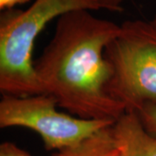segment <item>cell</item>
Returning <instances> with one entry per match:
<instances>
[{
	"label": "cell",
	"mask_w": 156,
	"mask_h": 156,
	"mask_svg": "<svg viewBox=\"0 0 156 156\" xmlns=\"http://www.w3.org/2000/svg\"><path fill=\"white\" fill-rule=\"evenodd\" d=\"M120 30L86 10L58 17L53 37L34 61L43 93L79 118L116 122L126 110L109 94L111 70L104 53Z\"/></svg>",
	"instance_id": "6da1fadb"
},
{
	"label": "cell",
	"mask_w": 156,
	"mask_h": 156,
	"mask_svg": "<svg viewBox=\"0 0 156 156\" xmlns=\"http://www.w3.org/2000/svg\"><path fill=\"white\" fill-rule=\"evenodd\" d=\"M96 0H36L25 11L6 10L0 19V90L25 97L44 94L34 69V44L45 26L73 11L99 10Z\"/></svg>",
	"instance_id": "7a4b0ae2"
},
{
	"label": "cell",
	"mask_w": 156,
	"mask_h": 156,
	"mask_svg": "<svg viewBox=\"0 0 156 156\" xmlns=\"http://www.w3.org/2000/svg\"><path fill=\"white\" fill-rule=\"evenodd\" d=\"M104 54L111 70L109 94L126 112L156 104V30L150 22L123 23Z\"/></svg>",
	"instance_id": "3957f363"
},
{
	"label": "cell",
	"mask_w": 156,
	"mask_h": 156,
	"mask_svg": "<svg viewBox=\"0 0 156 156\" xmlns=\"http://www.w3.org/2000/svg\"><path fill=\"white\" fill-rule=\"evenodd\" d=\"M57 101L45 94L17 97L4 95L0 101V127H22L37 132L47 150L60 151L78 145L103 128L110 120H87L56 110Z\"/></svg>",
	"instance_id": "277c9868"
},
{
	"label": "cell",
	"mask_w": 156,
	"mask_h": 156,
	"mask_svg": "<svg viewBox=\"0 0 156 156\" xmlns=\"http://www.w3.org/2000/svg\"><path fill=\"white\" fill-rule=\"evenodd\" d=\"M125 156H156V137L148 134L135 113L126 112L113 125Z\"/></svg>",
	"instance_id": "5b68a950"
},
{
	"label": "cell",
	"mask_w": 156,
	"mask_h": 156,
	"mask_svg": "<svg viewBox=\"0 0 156 156\" xmlns=\"http://www.w3.org/2000/svg\"><path fill=\"white\" fill-rule=\"evenodd\" d=\"M53 156H125L113 126L103 128L78 145L58 151Z\"/></svg>",
	"instance_id": "8992f818"
},
{
	"label": "cell",
	"mask_w": 156,
	"mask_h": 156,
	"mask_svg": "<svg viewBox=\"0 0 156 156\" xmlns=\"http://www.w3.org/2000/svg\"><path fill=\"white\" fill-rule=\"evenodd\" d=\"M146 131L156 137V104H148L136 114Z\"/></svg>",
	"instance_id": "52a82bcc"
},
{
	"label": "cell",
	"mask_w": 156,
	"mask_h": 156,
	"mask_svg": "<svg viewBox=\"0 0 156 156\" xmlns=\"http://www.w3.org/2000/svg\"><path fill=\"white\" fill-rule=\"evenodd\" d=\"M0 156H31L14 143L5 141L0 145Z\"/></svg>",
	"instance_id": "ba28073f"
},
{
	"label": "cell",
	"mask_w": 156,
	"mask_h": 156,
	"mask_svg": "<svg viewBox=\"0 0 156 156\" xmlns=\"http://www.w3.org/2000/svg\"><path fill=\"white\" fill-rule=\"evenodd\" d=\"M101 9H105L111 11H122V5L124 0H96Z\"/></svg>",
	"instance_id": "9c48e42d"
},
{
	"label": "cell",
	"mask_w": 156,
	"mask_h": 156,
	"mask_svg": "<svg viewBox=\"0 0 156 156\" xmlns=\"http://www.w3.org/2000/svg\"><path fill=\"white\" fill-rule=\"evenodd\" d=\"M30 0H0L1 10H11L16 5L28 3Z\"/></svg>",
	"instance_id": "30bf717a"
},
{
	"label": "cell",
	"mask_w": 156,
	"mask_h": 156,
	"mask_svg": "<svg viewBox=\"0 0 156 156\" xmlns=\"http://www.w3.org/2000/svg\"><path fill=\"white\" fill-rule=\"evenodd\" d=\"M150 23L153 25V26H154V28L156 30V14H155V16H154V17L153 18V20L150 22Z\"/></svg>",
	"instance_id": "8fae6325"
}]
</instances>
